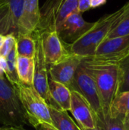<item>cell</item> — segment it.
Masks as SVG:
<instances>
[{"label":"cell","mask_w":129,"mask_h":130,"mask_svg":"<svg viewBox=\"0 0 129 130\" xmlns=\"http://www.w3.org/2000/svg\"><path fill=\"white\" fill-rule=\"evenodd\" d=\"M2 0H0V2H2Z\"/></svg>","instance_id":"e575fe53"},{"label":"cell","mask_w":129,"mask_h":130,"mask_svg":"<svg viewBox=\"0 0 129 130\" xmlns=\"http://www.w3.org/2000/svg\"><path fill=\"white\" fill-rule=\"evenodd\" d=\"M62 0H46L40 9V20L34 33L56 30V18ZM57 31V30H56Z\"/></svg>","instance_id":"7c38bea8"},{"label":"cell","mask_w":129,"mask_h":130,"mask_svg":"<svg viewBox=\"0 0 129 130\" xmlns=\"http://www.w3.org/2000/svg\"><path fill=\"white\" fill-rule=\"evenodd\" d=\"M34 72L33 59L18 56L17 57V74L19 82L33 85Z\"/></svg>","instance_id":"2e32d148"},{"label":"cell","mask_w":129,"mask_h":130,"mask_svg":"<svg viewBox=\"0 0 129 130\" xmlns=\"http://www.w3.org/2000/svg\"><path fill=\"white\" fill-rule=\"evenodd\" d=\"M107 0H90V8H96L101 5H103L106 3Z\"/></svg>","instance_id":"f1b7e54d"},{"label":"cell","mask_w":129,"mask_h":130,"mask_svg":"<svg viewBox=\"0 0 129 130\" xmlns=\"http://www.w3.org/2000/svg\"><path fill=\"white\" fill-rule=\"evenodd\" d=\"M95 22H87L82 14L76 11L71 14L61 26L58 33L61 39L68 45H70L81 38L94 25Z\"/></svg>","instance_id":"9c48e42d"},{"label":"cell","mask_w":129,"mask_h":130,"mask_svg":"<svg viewBox=\"0 0 129 130\" xmlns=\"http://www.w3.org/2000/svg\"><path fill=\"white\" fill-rule=\"evenodd\" d=\"M78 0H62L56 18V30H59L61 26L65 20L73 13L78 11Z\"/></svg>","instance_id":"ffe728a7"},{"label":"cell","mask_w":129,"mask_h":130,"mask_svg":"<svg viewBox=\"0 0 129 130\" xmlns=\"http://www.w3.org/2000/svg\"><path fill=\"white\" fill-rule=\"evenodd\" d=\"M37 34L40 35L43 52L48 68L65 60L71 55L68 45L61 39L56 30Z\"/></svg>","instance_id":"52a82bcc"},{"label":"cell","mask_w":129,"mask_h":130,"mask_svg":"<svg viewBox=\"0 0 129 130\" xmlns=\"http://www.w3.org/2000/svg\"><path fill=\"white\" fill-rule=\"evenodd\" d=\"M40 9L39 0H24L22 14L18 23V33L33 34L36 30L40 20Z\"/></svg>","instance_id":"8fae6325"},{"label":"cell","mask_w":129,"mask_h":130,"mask_svg":"<svg viewBox=\"0 0 129 130\" xmlns=\"http://www.w3.org/2000/svg\"><path fill=\"white\" fill-rule=\"evenodd\" d=\"M0 130H27L24 126H2L0 127Z\"/></svg>","instance_id":"4dcf8cb0"},{"label":"cell","mask_w":129,"mask_h":130,"mask_svg":"<svg viewBox=\"0 0 129 130\" xmlns=\"http://www.w3.org/2000/svg\"><path fill=\"white\" fill-rule=\"evenodd\" d=\"M33 37L36 42V53L33 58L34 61V72L33 86L40 96L45 100L48 106L55 107L54 103L51 98L49 86H48V66L46 63L40 35L37 33H33Z\"/></svg>","instance_id":"8992f818"},{"label":"cell","mask_w":129,"mask_h":130,"mask_svg":"<svg viewBox=\"0 0 129 130\" xmlns=\"http://www.w3.org/2000/svg\"><path fill=\"white\" fill-rule=\"evenodd\" d=\"M30 126L36 129L43 124L52 126L49 106L33 85L19 82L14 87Z\"/></svg>","instance_id":"3957f363"},{"label":"cell","mask_w":129,"mask_h":130,"mask_svg":"<svg viewBox=\"0 0 129 130\" xmlns=\"http://www.w3.org/2000/svg\"><path fill=\"white\" fill-rule=\"evenodd\" d=\"M17 55L15 46L5 57L7 62V70L5 74V77L13 85V87L19 83L17 74Z\"/></svg>","instance_id":"44dd1931"},{"label":"cell","mask_w":129,"mask_h":130,"mask_svg":"<svg viewBox=\"0 0 129 130\" xmlns=\"http://www.w3.org/2000/svg\"><path fill=\"white\" fill-rule=\"evenodd\" d=\"M7 70V62L5 58L0 57V77H5Z\"/></svg>","instance_id":"83f0119b"},{"label":"cell","mask_w":129,"mask_h":130,"mask_svg":"<svg viewBox=\"0 0 129 130\" xmlns=\"http://www.w3.org/2000/svg\"><path fill=\"white\" fill-rule=\"evenodd\" d=\"M77 124L81 129H92L96 127L97 117L84 96L75 90H71L70 110Z\"/></svg>","instance_id":"ba28073f"},{"label":"cell","mask_w":129,"mask_h":130,"mask_svg":"<svg viewBox=\"0 0 129 130\" xmlns=\"http://www.w3.org/2000/svg\"><path fill=\"white\" fill-rule=\"evenodd\" d=\"M119 80L118 93L129 91V56L119 64Z\"/></svg>","instance_id":"cb8c5ba5"},{"label":"cell","mask_w":129,"mask_h":130,"mask_svg":"<svg viewBox=\"0 0 129 130\" xmlns=\"http://www.w3.org/2000/svg\"><path fill=\"white\" fill-rule=\"evenodd\" d=\"M82 130H104L103 128V125L101 122H99L97 121V126L96 127L94 128H92V129H81Z\"/></svg>","instance_id":"1f68e13d"},{"label":"cell","mask_w":129,"mask_h":130,"mask_svg":"<svg viewBox=\"0 0 129 130\" xmlns=\"http://www.w3.org/2000/svg\"><path fill=\"white\" fill-rule=\"evenodd\" d=\"M5 37V35H2V34H0V47L2 46V43H3V42H4Z\"/></svg>","instance_id":"836d02e7"},{"label":"cell","mask_w":129,"mask_h":130,"mask_svg":"<svg viewBox=\"0 0 129 130\" xmlns=\"http://www.w3.org/2000/svg\"><path fill=\"white\" fill-rule=\"evenodd\" d=\"M6 2L9 8L11 21V34L16 37L18 33V23L22 14L24 0H6Z\"/></svg>","instance_id":"d6986e66"},{"label":"cell","mask_w":129,"mask_h":130,"mask_svg":"<svg viewBox=\"0 0 129 130\" xmlns=\"http://www.w3.org/2000/svg\"><path fill=\"white\" fill-rule=\"evenodd\" d=\"M0 123L8 126H30L17 91L5 77H0Z\"/></svg>","instance_id":"277c9868"},{"label":"cell","mask_w":129,"mask_h":130,"mask_svg":"<svg viewBox=\"0 0 129 130\" xmlns=\"http://www.w3.org/2000/svg\"><path fill=\"white\" fill-rule=\"evenodd\" d=\"M123 125L125 130H129V113L125 116L123 119Z\"/></svg>","instance_id":"d6a6232c"},{"label":"cell","mask_w":129,"mask_h":130,"mask_svg":"<svg viewBox=\"0 0 129 130\" xmlns=\"http://www.w3.org/2000/svg\"><path fill=\"white\" fill-rule=\"evenodd\" d=\"M128 2V5L126 9L124 11L123 18L119 24L113 27L109 33L107 34L106 38H113L117 37L126 36L129 35V1Z\"/></svg>","instance_id":"7402d4cb"},{"label":"cell","mask_w":129,"mask_h":130,"mask_svg":"<svg viewBox=\"0 0 129 130\" xmlns=\"http://www.w3.org/2000/svg\"><path fill=\"white\" fill-rule=\"evenodd\" d=\"M71 90H75L84 96L97 117V121L103 123L104 114L97 87L93 77L86 71L81 64H80L75 72Z\"/></svg>","instance_id":"5b68a950"},{"label":"cell","mask_w":129,"mask_h":130,"mask_svg":"<svg viewBox=\"0 0 129 130\" xmlns=\"http://www.w3.org/2000/svg\"><path fill=\"white\" fill-rule=\"evenodd\" d=\"M81 58L71 54L65 60L48 68L49 78L71 88L75 72L81 62Z\"/></svg>","instance_id":"30bf717a"},{"label":"cell","mask_w":129,"mask_h":130,"mask_svg":"<svg viewBox=\"0 0 129 130\" xmlns=\"http://www.w3.org/2000/svg\"><path fill=\"white\" fill-rule=\"evenodd\" d=\"M17 55L33 59L36 53V42L32 34L18 33L15 44Z\"/></svg>","instance_id":"e0dca14e"},{"label":"cell","mask_w":129,"mask_h":130,"mask_svg":"<svg viewBox=\"0 0 129 130\" xmlns=\"http://www.w3.org/2000/svg\"><path fill=\"white\" fill-rule=\"evenodd\" d=\"M16 44V37L12 34H8L5 35L4 42L0 47V57L5 58L11 50L15 46Z\"/></svg>","instance_id":"484cf974"},{"label":"cell","mask_w":129,"mask_h":130,"mask_svg":"<svg viewBox=\"0 0 129 130\" xmlns=\"http://www.w3.org/2000/svg\"><path fill=\"white\" fill-rule=\"evenodd\" d=\"M11 21L10 18L9 8L6 0L0 2V34L7 35L11 34Z\"/></svg>","instance_id":"603a6c76"},{"label":"cell","mask_w":129,"mask_h":130,"mask_svg":"<svg viewBox=\"0 0 129 130\" xmlns=\"http://www.w3.org/2000/svg\"><path fill=\"white\" fill-rule=\"evenodd\" d=\"M36 130H57L52 125H49V124H43L40 125L39 126H37Z\"/></svg>","instance_id":"f546056e"},{"label":"cell","mask_w":129,"mask_h":130,"mask_svg":"<svg viewBox=\"0 0 129 130\" xmlns=\"http://www.w3.org/2000/svg\"><path fill=\"white\" fill-rule=\"evenodd\" d=\"M48 86L55 107L64 111H69L71 107V90L63 84L49 78Z\"/></svg>","instance_id":"4fadbf2b"},{"label":"cell","mask_w":129,"mask_h":130,"mask_svg":"<svg viewBox=\"0 0 129 130\" xmlns=\"http://www.w3.org/2000/svg\"><path fill=\"white\" fill-rule=\"evenodd\" d=\"M124 117H110L109 115L105 116L103 123L104 130H125L123 125Z\"/></svg>","instance_id":"d4e9b609"},{"label":"cell","mask_w":129,"mask_h":130,"mask_svg":"<svg viewBox=\"0 0 129 130\" xmlns=\"http://www.w3.org/2000/svg\"><path fill=\"white\" fill-rule=\"evenodd\" d=\"M90 0H78V12L83 14L84 12L90 9Z\"/></svg>","instance_id":"4316f807"},{"label":"cell","mask_w":129,"mask_h":130,"mask_svg":"<svg viewBox=\"0 0 129 130\" xmlns=\"http://www.w3.org/2000/svg\"><path fill=\"white\" fill-rule=\"evenodd\" d=\"M125 6V4L119 10L100 18L90 30L75 43L68 45L71 53L81 59L93 56L98 46L112 30L116 19L124 11Z\"/></svg>","instance_id":"7a4b0ae2"},{"label":"cell","mask_w":129,"mask_h":130,"mask_svg":"<svg viewBox=\"0 0 129 130\" xmlns=\"http://www.w3.org/2000/svg\"><path fill=\"white\" fill-rule=\"evenodd\" d=\"M81 64L96 83L105 117L109 113L111 103L118 93L119 66L98 62L89 57L82 59Z\"/></svg>","instance_id":"6da1fadb"},{"label":"cell","mask_w":129,"mask_h":130,"mask_svg":"<svg viewBox=\"0 0 129 130\" xmlns=\"http://www.w3.org/2000/svg\"><path fill=\"white\" fill-rule=\"evenodd\" d=\"M129 113V91L118 93L113 100L109 115L110 117H125Z\"/></svg>","instance_id":"ac0fdd59"},{"label":"cell","mask_w":129,"mask_h":130,"mask_svg":"<svg viewBox=\"0 0 129 130\" xmlns=\"http://www.w3.org/2000/svg\"><path fill=\"white\" fill-rule=\"evenodd\" d=\"M52 126L57 130H82L66 111L49 106Z\"/></svg>","instance_id":"9a60e30c"},{"label":"cell","mask_w":129,"mask_h":130,"mask_svg":"<svg viewBox=\"0 0 129 130\" xmlns=\"http://www.w3.org/2000/svg\"><path fill=\"white\" fill-rule=\"evenodd\" d=\"M129 47V35L104 39L96 50L94 56L109 55L122 51Z\"/></svg>","instance_id":"5bb4252c"}]
</instances>
